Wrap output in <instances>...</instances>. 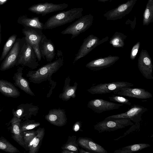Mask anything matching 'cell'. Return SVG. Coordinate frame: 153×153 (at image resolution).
Wrapping results in <instances>:
<instances>
[{
  "mask_svg": "<svg viewBox=\"0 0 153 153\" xmlns=\"http://www.w3.org/2000/svg\"><path fill=\"white\" fill-rule=\"evenodd\" d=\"M68 6V4L65 3L54 4L46 2L34 4L30 7L28 10L33 13L40 14L43 16L51 13L62 10Z\"/></svg>",
  "mask_w": 153,
  "mask_h": 153,
  "instance_id": "cell-12",
  "label": "cell"
},
{
  "mask_svg": "<svg viewBox=\"0 0 153 153\" xmlns=\"http://www.w3.org/2000/svg\"><path fill=\"white\" fill-rule=\"evenodd\" d=\"M148 110L147 108L141 105L134 104L126 112L115 115H112L106 118H128L135 123L141 120L143 114Z\"/></svg>",
  "mask_w": 153,
  "mask_h": 153,
  "instance_id": "cell-13",
  "label": "cell"
},
{
  "mask_svg": "<svg viewBox=\"0 0 153 153\" xmlns=\"http://www.w3.org/2000/svg\"><path fill=\"white\" fill-rule=\"evenodd\" d=\"M133 124V123L128 118H105L103 120L97 123L94 126V129L99 133L111 132Z\"/></svg>",
  "mask_w": 153,
  "mask_h": 153,
  "instance_id": "cell-4",
  "label": "cell"
},
{
  "mask_svg": "<svg viewBox=\"0 0 153 153\" xmlns=\"http://www.w3.org/2000/svg\"><path fill=\"white\" fill-rule=\"evenodd\" d=\"M22 22L26 27L42 30L44 29V24L40 21L38 17H35L31 18H25L22 20Z\"/></svg>",
  "mask_w": 153,
  "mask_h": 153,
  "instance_id": "cell-28",
  "label": "cell"
},
{
  "mask_svg": "<svg viewBox=\"0 0 153 153\" xmlns=\"http://www.w3.org/2000/svg\"><path fill=\"white\" fill-rule=\"evenodd\" d=\"M0 92L7 97L16 98L20 93L14 85L6 80L0 79Z\"/></svg>",
  "mask_w": 153,
  "mask_h": 153,
  "instance_id": "cell-21",
  "label": "cell"
},
{
  "mask_svg": "<svg viewBox=\"0 0 153 153\" xmlns=\"http://www.w3.org/2000/svg\"><path fill=\"white\" fill-rule=\"evenodd\" d=\"M19 65L32 69L37 68L39 65L33 48L25 40V38L15 66Z\"/></svg>",
  "mask_w": 153,
  "mask_h": 153,
  "instance_id": "cell-3",
  "label": "cell"
},
{
  "mask_svg": "<svg viewBox=\"0 0 153 153\" xmlns=\"http://www.w3.org/2000/svg\"><path fill=\"white\" fill-rule=\"evenodd\" d=\"M82 7L74 8L61 12L49 18L44 24V29H51L72 22L82 16Z\"/></svg>",
  "mask_w": 153,
  "mask_h": 153,
  "instance_id": "cell-2",
  "label": "cell"
},
{
  "mask_svg": "<svg viewBox=\"0 0 153 153\" xmlns=\"http://www.w3.org/2000/svg\"><path fill=\"white\" fill-rule=\"evenodd\" d=\"M41 56L48 62H52L55 55V46L50 39H48L43 34L39 44Z\"/></svg>",
  "mask_w": 153,
  "mask_h": 153,
  "instance_id": "cell-16",
  "label": "cell"
},
{
  "mask_svg": "<svg viewBox=\"0 0 153 153\" xmlns=\"http://www.w3.org/2000/svg\"><path fill=\"white\" fill-rule=\"evenodd\" d=\"M140 46V42H137L133 47L131 49L130 58L131 59L134 60L139 50Z\"/></svg>",
  "mask_w": 153,
  "mask_h": 153,
  "instance_id": "cell-34",
  "label": "cell"
},
{
  "mask_svg": "<svg viewBox=\"0 0 153 153\" xmlns=\"http://www.w3.org/2000/svg\"><path fill=\"white\" fill-rule=\"evenodd\" d=\"M127 36L123 33L116 32L110 38L109 43L116 48H123Z\"/></svg>",
  "mask_w": 153,
  "mask_h": 153,
  "instance_id": "cell-27",
  "label": "cell"
},
{
  "mask_svg": "<svg viewBox=\"0 0 153 153\" xmlns=\"http://www.w3.org/2000/svg\"><path fill=\"white\" fill-rule=\"evenodd\" d=\"M138 69L143 76L147 79H153V65L152 59L147 51L142 49L138 59Z\"/></svg>",
  "mask_w": 153,
  "mask_h": 153,
  "instance_id": "cell-11",
  "label": "cell"
},
{
  "mask_svg": "<svg viewBox=\"0 0 153 153\" xmlns=\"http://www.w3.org/2000/svg\"><path fill=\"white\" fill-rule=\"evenodd\" d=\"M93 20L94 16L91 14L82 16L61 33L63 35H71V39H73L89 28L92 25Z\"/></svg>",
  "mask_w": 153,
  "mask_h": 153,
  "instance_id": "cell-5",
  "label": "cell"
},
{
  "mask_svg": "<svg viewBox=\"0 0 153 153\" xmlns=\"http://www.w3.org/2000/svg\"><path fill=\"white\" fill-rule=\"evenodd\" d=\"M7 0H0V5H2L5 3Z\"/></svg>",
  "mask_w": 153,
  "mask_h": 153,
  "instance_id": "cell-38",
  "label": "cell"
},
{
  "mask_svg": "<svg viewBox=\"0 0 153 153\" xmlns=\"http://www.w3.org/2000/svg\"><path fill=\"white\" fill-rule=\"evenodd\" d=\"M151 145L148 143H137L126 146L119 149L115 150L114 153H132L141 151L143 149L150 147Z\"/></svg>",
  "mask_w": 153,
  "mask_h": 153,
  "instance_id": "cell-25",
  "label": "cell"
},
{
  "mask_svg": "<svg viewBox=\"0 0 153 153\" xmlns=\"http://www.w3.org/2000/svg\"><path fill=\"white\" fill-rule=\"evenodd\" d=\"M66 151L65 150L64 151H63V152H63V153H73L72 152H68V151Z\"/></svg>",
  "mask_w": 153,
  "mask_h": 153,
  "instance_id": "cell-40",
  "label": "cell"
},
{
  "mask_svg": "<svg viewBox=\"0 0 153 153\" xmlns=\"http://www.w3.org/2000/svg\"><path fill=\"white\" fill-rule=\"evenodd\" d=\"M1 111V108L0 107V112Z\"/></svg>",
  "mask_w": 153,
  "mask_h": 153,
  "instance_id": "cell-41",
  "label": "cell"
},
{
  "mask_svg": "<svg viewBox=\"0 0 153 153\" xmlns=\"http://www.w3.org/2000/svg\"><path fill=\"white\" fill-rule=\"evenodd\" d=\"M80 128L79 125L77 123L75 124L74 126V130L75 131H78Z\"/></svg>",
  "mask_w": 153,
  "mask_h": 153,
  "instance_id": "cell-36",
  "label": "cell"
},
{
  "mask_svg": "<svg viewBox=\"0 0 153 153\" xmlns=\"http://www.w3.org/2000/svg\"><path fill=\"white\" fill-rule=\"evenodd\" d=\"M23 70V68L21 67H19L17 68V72L13 77V79L14 81V85L26 93L31 96H34V94L29 86V82L26 79L22 76Z\"/></svg>",
  "mask_w": 153,
  "mask_h": 153,
  "instance_id": "cell-19",
  "label": "cell"
},
{
  "mask_svg": "<svg viewBox=\"0 0 153 153\" xmlns=\"http://www.w3.org/2000/svg\"><path fill=\"white\" fill-rule=\"evenodd\" d=\"M17 37L16 35L13 34L9 38L4 45L0 58L1 61L4 60L8 54L16 40Z\"/></svg>",
  "mask_w": 153,
  "mask_h": 153,
  "instance_id": "cell-29",
  "label": "cell"
},
{
  "mask_svg": "<svg viewBox=\"0 0 153 153\" xmlns=\"http://www.w3.org/2000/svg\"></svg>",
  "mask_w": 153,
  "mask_h": 153,
  "instance_id": "cell-42",
  "label": "cell"
},
{
  "mask_svg": "<svg viewBox=\"0 0 153 153\" xmlns=\"http://www.w3.org/2000/svg\"><path fill=\"white\" fill-rule=\"evenodd\" d=\"M70 81L71 79L69 76H68L65 79L63 91L61 94L62 98L65 100H68L71 97L74 98L76 96V91L78 84L75 82L74 85L71 86L70 85Z\"/></svg>",
  "mask_w": 153,
  "mask_h": 153,
  "instance_id": "cell-24",
  "label": "cell"
},
{
  "mask_svg": "<svg viewBox=\"0 0 153 153\" xmlns=\"http://www.w3.org/2000/svg\"><path fill=\"white\" fill-rule=\"evenodd\" d=\"M0 149L10 153L20 152L16 147L2 137H0Z\"/></svg>",
  "mask_w": 153,
  "mask_h": 153,
  "instance_id": "cell-30",
  "label": "cell"
},
{
  "mask_svg": "<svg viewBox=\"0 0 153 153\" xmlns=\"http://www.w3.org/2000/svg\"><path fill=\"white\" fill-rule=\"evenodd\" d=\"M21 122V120L14 116L10 122L11 125L10 130L12 134L11 137L26 150L23 139L22 132L21 131L20 128Z\"/></svg>",
  "mask_w": 153,
  "mask_h": 153,
  "instance_id": "cell-18",
  "label": "cell"
},
{
  "mask_svg": "<svg viewBox=\"0 0 153 153\" xmlns=\"http://www.w3.org/2000/svg\"><path fill=\"white\" fill-rule=\"evenodd\" d=\"M134 85L133 84L126 82H114L97 84L91 86L87 91L92 94H102L112 92L116 94L120 89L132 87Z\"/></svg>",
  "mask_w": 153,
  "mask_h": 153,
  "instance_id": "cell-6",
  "label": "cell"
},
{
  "mask_svg": "<svg viewBox=\"0 0 153 153\" xmlns=\"http://www.w3.org/2000/svg\"><path fill=\"white\" fill-rule=\"evenodd\" d=\"M64 148L71 151L76 152L78 151V148L76 146L72 144V143H71L67 144L64 146Z\"/></svg>",
  "mask_w": 153,
  "mask_h": 153,
  "instance_id": "cell-35",
  "label": "cell"
},
{
  "mask_svg": "<svg viewBox=\"0 0 153 153\" xmlns=\"http://www.w3.org/2000/svg\"><path fill=\"white\" fill-rule=\"evenodd\" d=\"M63 56L43 65L36 70L29 71L26 74L30 82L39 84L52 79L53 74L56 72L63 65Z\"/></svg>",
  "mask_w": 153,
  "mask_h": 153,
  "instance_id": "cell-1",
  "label": "cell"
},
{
  "mask_svg": "<svg viewBox=\"0 0 153 153\" xmlns=\"http://www.w3.org/2000/svg\"><path fill=\"white\" fill-rule=\"evenodd\" d=\"M116 94L131 98L146 99L152 97L151 93L143 88L128 87L120 89Z\"/></svg>",
  "mask_w": 153,
  "mask_h": 153,
  "instance_id": "cell-17",
  "label": "cell"
},
{
  "mask_svg": "<svg viewBox=\"0 0 153 153\" xmlns=\"http://www.w3.org/2000/svg\"><path fill=\"white\" fill-rule=\"evenodd\" d=\"M123 104L115 103L101 99H96L90 101L88 107L95 113L100 114L106 111L119 108Z\"/></svg>",
  "mask_w": 153,
  "mask_h": 153,
  "instance_id": "cell-14",
  "label": "cell"
},
{
  "mask_svg": "<svg viewBox=\"0 0 153 153\" xmlns=\"http://www.w3.org/2000/svg\"><path fill=\"white\" fill-rule=\"evenodd\" d=\"M119 59L118 56L110 55L92 60L87 63L85 67L91 70L98 71L111 66Z\"/></svg>",
  "mask_w": 153,
  "mask_h": 153,
  "instance_id": "cell-15",
  "label": "cell"
},
{
  "mask_svg": "<svg viewBox=\"0 0 153 153\" xmlns=\"http://www.w3.org/2000/svg\"><path fill=\"white\" fill-rule=\"evenodd\" d=\"M45 135L44 128H39L36 131V136L30 142L28 147L29 153L38 152Z\"/></svg>",
  "mask_w": 153,
  "mask_h": 153,
  "instance_id": "cell-23",
  "label": "cell"
},
{
  "mask_svg": "<svg viewBox=\"0 0 153 153\" xmlns=\"http://www.w3.org/2000/svg\"><path fill=\"white\" fill-rule=\"evenodd\" d=\"M108 37L107 36L101 39L93 34L88 36L84 39L78 53L75 56L73 64L79 59L85 56L98 46L107 41Z\"/></svg>",
  "mask_w": 153,
  "mask_h": 153,
  "instance_id": "cell-7",
  "label": "cell"
},
{
  "mask_svg": "<svg viewBox=\"0 0 153 153\" xmlns=\"http://www.w3.org/2000/svg\"><path fill=\"white\" fill-rule=\"evenodd\" d=\"M79 145L91 153H107L108 152L104 147L95 143L91 139L81 138L78 140Z\"/></svg>",
  "mask_w": 153,
  "mask_h": 153,
  "instance_id": "cell-20",
  "label": "cell"
},
{
  "mask_svg": "<svg viewBox=\"0 0 153 153\" xmlns=\"http://www.w3.org/2000/svg\"><path fill=\"white\" fill-rule=\"evenodd\" d=\"M79 152L81 153H90L91 152L88 151H85L82 149H80L79 150Z\"/></svg>",
  "mask_w": 153,
  "mask_h": 153,
  "instance_id": "cell-37",
  "label": "cell"
},
{
  "mask_svg": "<svg viewBox=\"0 0 153 153\" xmlns=\"http://www.w3.org/2000/svg\"><path fill=\"white\" fill-rule=\"evenodd\" d=\"M143 17V25H148L153 22V0H148Z\"/></svg>",
  "mask_w": 153,
  "mask_h": 153,
  "instance_id": "cell-26",
  "label": "cell"
},
{
  "mask_svg": "<svg viewBox=\"0 0 153 153\" xmlns=\"http://www.w3.org/2000/svg\"><path fill=\"white\" fill-rule=\"evenodd\" d=\"M42 30L26 27L22 30L25 40L33 48L38 62L42 59L39 48V44L43 33Z\"/></svg>",
  "mask_w": 153,
  "mask_h": 153,
  "instance_id": "cell-8",
  "label": "cell"
},
{
  "mask_svg": "<svg viewBox=\"0 0 153 153\" xmlns=\"http://www.w3.org/2000/svg\"><path fill=\"white\" fill-rule=\"evenodd\" d=\"M22 134L26 150H28L30 142L36 135V131L27 130L23 132Z\"/></svg>",
  "mask_w": 153,
  "mask_h": 153,
  "instance_id": "cell-31",
  "label": "cell"
},
{
  "mask_svg": "<svg viewBox=\"0 0 153 153\" xmlns=\"http://www.w3.org/2000/svg\"><path fill=\"white\" fill-rule=\"evenodd\" d=\"M108 98L111 101L123 105H131V103L130 102L129 100L120 95H112L111 96L108 97Z\"/></svg>",
  "mask_w": 153,
  "mask_h": 153,
  "instance_id": "cell-33",
  "label": "cell"
},
{
  "mask_svg": "<svg viewBox=\"0 0 153 153\" xmlns=\"http://www.w3.org/2000/svg\"><path fill=\"white\" fill-rule=\"evenodd\" d=\"M109 0H98V1H99L102 2H104L105 1H108Z\"/></svg>",
  "mask_w": 153,
  "mask_h": 153,
  "instance_id": "cell-39",
  "label": "cell"
},
{
  "mask_svg": "<svg viewBox=\"0 0 153 153\" xmlns=\"http://www.w3.org/2000/svg\"><path fill=\"white\" fill-rule=\"evenodd\" d=\"M137 0H129L103 14L106 20H115L121 19L131 11Z\"/></svg>",
  "mask_w": 153,
  "mask_h": 153,
  "instance_id": "cell-10",
  "label": "cell"
},
{
  "mask_svg": "<svg viewBox=\"0 0 153 153\" xmlns=\"http://www.w3.org/2000/svg\"><path fill=\"white\" fill-rule=\"evenodd\" d=\"M45 118L51 124L57 126H62L66 122L64 112L59 109L51 110L45 116Z\"/></svg>",
  "mask_w": 153,
  "mask_h": 153,
  "instance_id": "cell-22",
  "label": "cell"
},
{
  "mask_svg": "<svg viewBox=\"0 0 153 153\" xmlns=\"http://www.w3.org/2000/svg\"><path fill=\"white\" fill-rule=\"evenodd\" d=\"M40 125L38 122H35L31 120H26L21 123L20 129L21 131H23L33 129Z\"/></svg>",
  "mask_w": 153,
  "mask_h": 153,
  "instance_id": "cell-32",
  "label": "cell"
},
{
  "mask_svg": "<svg viewBox=\"0 0 153 153\" xmlns=\"http://www.w3.org/2000/svg\"><path fill=\"white\" fill-rule=\"evenodd\" d=\"M25 37L16 39L8 54L1 63L0 70L4 71L15 66Z\"/></svg>",
  "mask_w": 153,
  "mask_h": 153,
  "instance_id": "cell-9",
  "label": "cell"
}]
</instances>
